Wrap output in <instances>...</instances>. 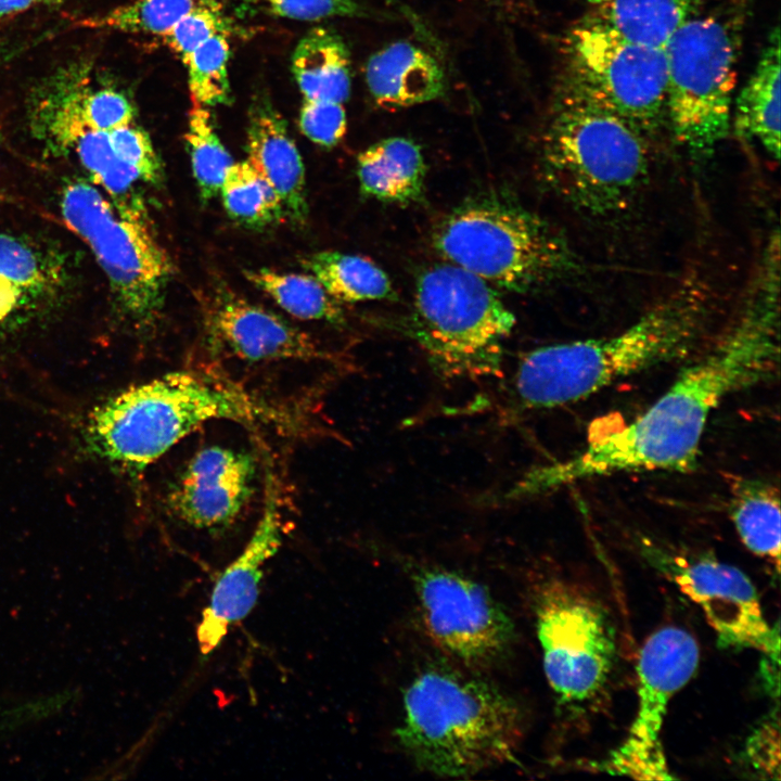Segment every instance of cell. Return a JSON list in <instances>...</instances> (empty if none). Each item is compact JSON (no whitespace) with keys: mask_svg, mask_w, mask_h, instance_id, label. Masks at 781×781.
I'll return each mask as SVG.
<instances>
[{"mask_svg":"<svg viewBox=\"0 0 781 781\" xmlns=\"http://www.w3.org/2000/svg\"><path fill=\"white\" fill-rule=\"evenodd\" d=\"M730 515L744 546L755 555L780 566V496L761 479H739L732 487Z\"/></svg>","mask_w":781,"mask_h":781,"instance_id":"obj_26","label":"cell"},{"mask_svg":"<svg viewBox=\"0 0 781 781\" xmlns=\"http://www.w3.org/2000/svg\"><path fill=\"white\" fill-rule=\"evenodd\" d=\"M560 89L581 94L617 114L644 135L666 117L665 48L627 40L585 17L563 42Z\"/></svg>","mask_w":781,"mask_h":781,"instance_id":"obj_10","label":"cell"},{"mask_svg":"<svg viewBox=\"0 0 781 781\" xmlns=\"http://www.w3.org/2000/svg\"><path fill=\"white\" fill-rule=\"evenodd\" d=\"M244 276L257 289L268 294L283 310L300 320L345 322L335 300L311 274L284 273L267 268L245 270Z\"/></svg>","mask_w":781,"mask_h":781,"instance_id":"obj_28","label":"cell"},{"mask_svg":"<svg viewBox=\"0 0 781 781\" xmlns=\"http://www.w3.org/2000/svg\"><path fill=\"white\" fill-rule=\"evenodd\" d=\"M256 478L257 463L249 452L208 446L188 461L167 492L166 505L192 528L222 530L249 502Z\"/></svg>","mask_w":781,"mask_h":781,"instance_id":"obj_16","label":"cell"},{"mask_svg":"<svg viewBox=\"0 0 781 781\" xmlns=\"http://www.w3.org/2000/svg\"><path fill=\"white\" fill-rule=\"evenodd\" d=\"M76 155L91 182L112 200H131L135 184L141 181L135 168L114 152L108 132L86 131L76 136L64 153Z\"/></svg>","mask_w":781,"mask_h":781,"instance_id":"obj_31","label":"cell"},{"mask_svg":"<svg viewBox=\"0 0 781 781\" xmlns=\"http://www.w3.org/2000/svg\"><path fill=\"white\" fill-rule=\"evenodd\" d=\"M40 1H43V2H47V3H55V2H60V1H62V0H40Z\"/></svg>","mask_w":781,"mask_h":781,"instance_id":"obj_39","label":"cell"},{"mask_svg":"<svg viewBox=\"0 0 781 781\" xmlns=\"http://www.w3.org/2000/svg\"><path fill=\"white\" fill-rule=\"evenodd\" d=\"M3 51H4V50H3V46H2V43H1V41H0V59H1L2 54H3Z\"/></svg>","mask_w":781,"mask_h":781,"instance_id":"obj_40","label":"cell"},{"mask_svg":"<svg viewBox=\"0 0 781 781\" xmlns=\"http://www.w3.org/2000/svg\"><path fill=\"white\" fill-rule=\"evenodd\" d=\"M737 130L756 140L773 158L780 156V37L776 27L768 37L755 71L735 104Z\"/></svg>","mask_w":781,"mask_h":781,"instance_id":"obj_24","label":"cell"},{"mask_svg":"<svg viewBox=\"0 0 781 781\" xmlns=\"http://www.w3.org/2000/svg\"><path fill=\"white\" fill-rule=\"evenodd\" d=\"M707 304L702 286L683 284L613 335L529 350L512 379L514 406L540 410L573 404L620 379L684 356L705 330Z\"/></svg>","mask_w":781,"mask_h":781,"instance_id":"obj_4","label":"cell"},{"mask_svg":"<svg viewBox=\"0 0 781 781\" xmlns=\"http://www.w3.org/2000/svg\"><path fill=\"white\" fill-rule=\"evenodd\" d=\"M348 48L335 31L316 27L296 44L292 73L304 100L344 103L351 89Z\"/></svg>","mask_w":781,"mask_h":781,"instance_id":"obj_25","label":"cell"},{"mask_svg":"<svg viewBox=\"0 0 781 781\" xmlns=\"http://www.w3.org/2000/svg\"><path fill=\"white\" fill-rule=\"evenodd\" d=\"M246 152V161L279 196L284 216L303 226L308 216L304 164L286 121L267 98L249 107Z\"/></svg>","mask_w":781,"mask_h":781,"instance_id":"obj_20","label":"cell"},{"mask_svg":"<svg viewBox=\"0 0 781 781\" xmlns=\"http://www.w3.org/2000/svg\"><path fill=\"white\" fill-rule=\"evenodd\" d=\"M283 524L277 482L269 468L265 475L261 515L243 551L216 580L209 604L202 613L196 640L203 655L210 654L222 642L231 625L245 618L254 609L265 564L282 543Z\"/></svg>","mask_w":781,"mask_h":781,"instance_id":"obj_18","label":"cell"},{"mask_svg":"<svg viewBox=\"0 0 781 781\" xmlns=\"http://www.w3.org/2000/svg\"><path fill=\"white\" fill-rule=\"evenodd\" d=\"M513 312L489 283L450 263L417 280L410 332L434 371L449 379L499 375Z\"/></svg>","mask_w":781,"mask_h":781,"instance_id":"obj_8","label":"cell"},{"mask_svg":"<svg viewBox=\"0 0 781 781\" xmlns=\"http://www.w3.org/2000/svg\"><path fill=\"white\" fill-rule=\"evenodd\" d=\"M586 17L620 37L665 48L673 35L699 14L700 0H588Z\"/></svg>","mask_w":781,"mask_h":781,"instance_id":"obj_23","label":"cell"},{"mask_svg":"<svg viewBox=\"0 0 781 781\" xmlns=\"http://www.w3.org/2000/svg\"><path fill=\"white\" fill-rule=\"evenodd\" d=\"M184 139L201 201L208 202L220 193L225 176L233 164L215 130L208 107L192 106L188 114Z\"/></svg>","mask_w":781,"mask_h":781,"instance_id":"obj_30","label":"cell"},{"mask_svg":"<svg viewBox=\"0 0 781 781\" xmlns=\"http://www.w3.org/2000/svg\"><path fill=\"white\" fill-rule=\"evenodd\" d=\"M737 321L701 359L684 368L642 414L598 434L573 457L528 471L505 500L542 495L569 484L627 472L693 466L713 410L728 395L778 371L779 279L764 273Z\"/></svg>","mask_w":781,"mask_h":781,"instance_id":"obj_1","label":"cell"},{"mask_svg":"<svg viewBox=\"0 0 781 781\" xmlns=\"http://www.w3.org/2000/svg\"><path fill=\"white\" fill-rule=\"evenodd\" d=\"M299 263L337 302L395 298V291L386 272L367 257L322 251L303 256Z\"/></svg>","mask_w":781,"mask_h":781,"instance_id":"obj_27","label":"cell"},{"mask_svg":"<svg viewBox=\"0 0 781 781\" xmlns=\"http://www.w3.org/2000/svg\"><path fill=\"white\" fill-rule=\"evenodd\" d=\"M700 661L695 638L678 626L654 631L637 662L638 705L623 743L611 753L605 770L642 780L674 779L662 743L668 705L694 675Z\"/></svg>","mask_w":781,"mask_h":781,"instance_id":"obj_13","label":"cell"},{"mask_svg":"<svg viewBox=\"0 0 781 781\" xmlns=\"http://www.w3.org/2000/svg\"><path fill=\"white\" fill-rule=\"evenodd\" d=\"M249 13L316 22L331 17L387 18L384 14L356 0H234Z\"/></svg>","mask_w":781,"mask_h":781,"instance_id":"obj_34","label":"cell"},{"mask_svg":"<svg viewBox=\"0 0 781 781\" xmlns=\"http://www.w3.org/2000/svg\"><path fill=\"white\" fill-rule=\"evenodd\" d=\"M129 99L111 88L94 89L69 77L50 84L31 110L35 135L52 150L64 152L86 131L111 132L135 121Z\"/></svg>","mask_w":781,"mask_h":781,"instance_id":"obj_19","label":"cell"},{"mask_svg":"<svg viewBox=\"0 0 781 781\" xmlns=\"http://www.w3.org/2000/svg\"><path fill=\"white\" fill-rule=\"evenodd\" d=\"M220 419L291 424L287 412L230 381L179 371L128 386L92 406L78 423L75 443L86 459L137 478L179 440Z\"/></svg>","mask_w":781,"mask_h":781,"instance_id":"obj_2","label":"cell"},{"mask_svg":"<svg viewBox=\"0 0 781 781\" xmlns=\"http://www.w3.org/2000/svg\"><path fill=\"white\" fill-rule=\"evenodd\" d=\"M68 261L27 234L0 231V348L44 320L69 287Z\"/></svg>","mask_w":781,"mask_h":781,"instance_id":"obj_17","label":"cell"},{"mask_svg":"<svg viewBox=\"0 0 781 781\" xmlns=\"http://www.w3.org/2000/svg\"><path fill=\"white\" fill-rule=\"evenodd\" d=\"M502 2H512V0H500Z\"/></svg>","mask_w":781,"mask_h":781,"instance_id":"obj_42","label":"cell"},{"mask_svg":"<svg viewBox=\"0 0 781 781\" xmlns=\"http://www.w3.org/2000/svg\"><path fill=\"white\" fill-rule=\"evenodd\" d=\"M202 0H131L85 25L128 34L163 37Z\"/></svg>","mask_w":781,"mask_h":781,"instance_id":"obj_32","label":"cell"},{"mask_svg":"<svg viewBox=\"0 0 781 781\" xmlns=\"http://www.w3.org/2000/svg\"><path fill=\"white\" fill-rule=\"evenodd\" d=\"M220 193L228 216L249 229L261 230L285 217L276 191L246 159L229 167Z\"/></svg>","mask_w":781,"mask_h":781,"instance_id":"obj_29","label":"cell"},{"mask_svg":"<svg viewBox=\"0 0 781 781\" xmlns=\"http://www.w3.org/2000/svg\"><path fill=\"white\" fill-rule=\"evenodd\" d=\"M669 567L674 581L701 607L722 646L753 649L779 662V631L765 617L747 575L710 556H677Z\"/></svg>","mask_w":781,"mask_h":781,"instance_id":"obj_14","label":"cell"},{"mask_svg":"<svg viewBox=\"0 0 781 781\" xmlns=\"http://www.w3.org/2000/svg\"><path fill=\"white\" fill-rule=\"evenodd\" d=\"M357 176L364 196L406 205L423 197L426 166L414 141L390 137L358 155Z\"/></svg>","mask_w":781,"mask_h":781,"instance_id":"obj_22","label":"cell"},{"mask_svg":"<svg viewBox=\"0 0 781 781\" xmlns=\"http://www.w3.org/2000/svg\"><path fill=\"white\" fill-rule=\"evenodd\" d=\"M229 56L228 33H219L185 59L183 64L193 104L210 107L229 102Z\"/></svg>","mask_w":781,"mask_h":781,"instance_id":"obj_33","label":"cell"},{"mask_svg":"<svg viewBox=\"0 0 781 781\" xmlns=\"http://www.w3.org/2000/svg\"><path fill=\"white\" fill-rule=\"evenodd\" d=\"M666 117L677 141L708 156L727 137L735 85V47L729 26L696 14L665 46Z\"/></svg>","mask_w":781,"mask_h":781,"instance_id":"obj_9","label":"cell"},{"mask_svg":"<svg viewBox=\"0 0 781 781\" xmlns=\"http://www.w3.org/2000/svg\"><path fill=\"white\" fill-rule=\"evenodd\" d=\"M515 700L477 671L430 664L410 681L395 738L420 770L468 778L511 761L523 738Z\"/></svg>","mask_w":781,"mask_h":781,"instance_id":"obj_3","label":"cell"},{"mask_svg":"<svg viewBox=\"0 0 781 781\" xmlns=\"http://www.w3.org/2000/svg\"><path fill=\"white\" fill-rule=\"evenodd\" d=\"M2 201H3V193H2V191L0 190V203H1Z\"/></svg>","mask_w":781,"mask_h":781,"instance_id":"obj_41","label":"cell"},{"mask_svg":"<svg viewBox=\"0 0 781 781\" xmlns=\"http://www.w3.org/2000/svg\"><path fill=\"white\" fill-rule=\"evenodd\" d=\"M533 609L547 680L568 705L596 699L616 663L615 629L605 606L590 591L563 578L534 589Z\"/></svg>","mask_w":781,"mask_h":781,"instance_id":"obj_11","label":"cell"},{"mask_svg":"<svg viewBox=\"0 0 781 781\" xmlns=\"http://www.w3.org/2000/svg\"><path fill=\"white\" fill-rule=\"evenodd\" d=\"M432 238L448 263L512 292L539 290L577 267L553 226L501 193L464 201L436 225Z\"/></svg>","mask_w":781,"mask_h":781,"instance_id":"obj_6","label":"cell"},{"mask_svg":"<svg viewBox=\"0 0 781 781\" xmlns=\"http://www.w3.org/2000/svg\"><path fill=\"white\" fill-rule=\"evenodd\" d=\"M38 0H0V20L30 8Z\"/></svg>","mask_w":781,"mask_h":781,"instance_id":"obj_38","label":"cell"},{"mask_svg":"<svg viewBox=\"0 0 781 781\" xmlns=\"http://www.w3.org/2000/svg\"><path fill=\"white\" fill-rule=\"evenodd\" d=\"M209 349L246 362L331 360L304 331L232 290L215 285L201 296Z\"/></svg>","mask_w":781,"mask_h":781,"instance_id":"obj_15","label":"cell"},{"mask_svg":"<svg viewBox=\"0 0 781 781\" xmlns=\"http://www.w3.org/2000/svg\"><path fill=\"white\" fill-rule=\"evenodd\" d=\"M644 133L591 101L559 90L539 145V170L553 193L581 218L618 222L651 181Z\"/></svg>","mask_w":781,"mask_h":781,"instance_id":"obj_5","label":"cell"},{"mask_svg":"<svg viewBox=\"0 0 781 781\" xmlns=\"http://www.w3.org/2000/svg\"><path fill=\"white\" fill-rule=\"evenodd\" d=\"M364 78L373 101L387 108L431 102L446 92L445 73L438 61L406 40L373 53L367 61Z\"/></svg>","mask_w":781,"mask_h":781,"instance_id":"obj_21","label":"cell"},{"mask_svg":"<svg viewBox=\"0 0 781 781\" xmlns=\"http://www.w3.org/2000/svg\"><path fill=\"white\" fill-rule=\"evenodd\" d=\"M219 33H228L221 8L215 0H202L162 38L183 63L196 48Z\"/></svg>","mask_w":781,"mask_h":781,"instance_id":"obj_35","label":"cell"},{"mask_svg":"<svg viewBox=\"0 0 781 781\" xmlns=\"http://www.w3.org/2000/svg\"><path fill=\"white\" fill-rule=\"evenodd\" d=\"M60 209L94 256L124 321L138 330L153 325L165 306L174 266L140 199H107L92 182L76 179L64 185Z\"/></svg>","mask_w":781,"mask_h":781,"instance_id":"obj_7","label":"cell"},{"mask_svg":"<svg viewBox=\"0 0 781 781\" xmlns=\"http://www.w3.org/2000/svg\"><path fill=\"white\" fill-rule=\"evenodd\" d=\"M298 124L300 131L310 141L324 148H332L346 133V112L342 103L304 100Z\"/></svg>","mask_w":781,"mask_h":781,"instance_id":"obj_37","label":"cell"},{"mask_svg":"<svg viewBox=\"0 0 781 781\" xmlns=\"http://www.w3.org/2000/svg\"><path fill=\"white\" fill-rule=\"evenodd\" d=\"M108 137L116 155L137 170L141 181L163 184V163L145 130L130 124L108 132Z\"/></svg>","mask_w":781,"mask_h":781,"instance_id":"obj_36","label":"cell"},{"mask_svg":"<svg viewBox=\"0 0 781 781\" xmlns=\"http://www.w3.org/2000/svg\"><path fill=\"white\" fill-rule=\"evenodd\" d=\"M409 573L424 632L456 664L476 671L510 653L514 625L484 585L438 566Z\"/></svg>","mask_w":781,"mask_h":781,"instance_id":"obj_12","label":"cell"}]
</instances>
